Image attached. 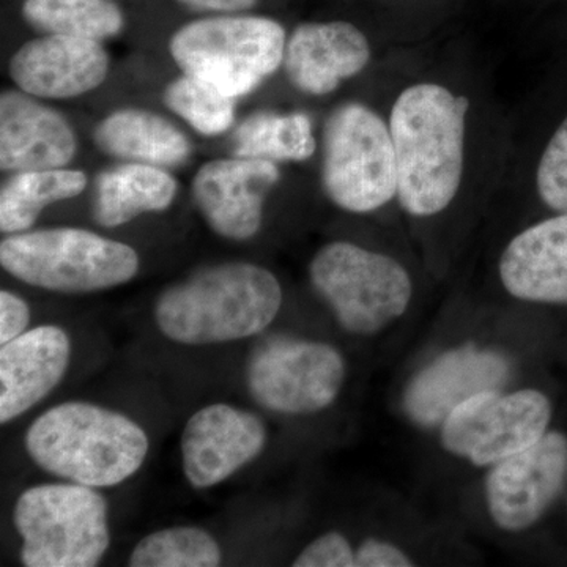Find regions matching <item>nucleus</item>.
Wrapping results in <instances>:
<instances>
[{"label":"nucleus","instance_id":"1","mask_svg":"<svg viewBox=\"0 0 567 567\" xmlns=\"http://www.w3.org/2000/svg\"><path fill=\"white\" fill-rule=\"evenodd\" d=\"M470 102L435 84L401 93L390 133L398 164V196L410 215L431 216L453 203L464 174Z\"/></svg>","mask_w":567,"mask_h":567},{"label":"nucleus","instance_id":"2","mask_svg":"<svg viewBox=\"0 0 567 567\" xmlns=\"http://www.w3.org/2000/svg\"><path fill=\"white\" fill-rule=\"evenodd\" d=\"M281 305V284L271 271L249 262H226L163 290L155 320L159 331L178 344H221L262 333Z\"/></svg>","mask_w":567,"mask_h":567},{"label":"nucleus","instance_id":"3","mask_svg":"<svg viewBox=\"0 0 567 567\" xmlns=\"http://www.w3.org/2000/svg\"><path fill=\"white\" fill-rule=\"evenodd\" d=\"M25 447L44 472L100 488L117 486L141 468L148 436L122 413L74 401L37 417L25 435Z\"/></svg>","mask_w":567,"mask_h":567},{"label":"nucleus","instance_id":"4","mask_svg":"<svg viewBox=\"0 0 567 567\" xmlns=\"http://www.w3.org/2000/svg\"><path fill=\"white\" fill-rule=\"evenodd\" d=\"M7 274L61 293H91L132 281L140 257L132 246L74 227L13 234L0 244Z\"/></svg>","mask_w":567,"mask_h":567},{"label":"nucleus","instance_id":"5","mask_svg":"<svg viewBox=\"0 0 567 567\" xmlns=\"http://www.w3.org/2000/svg\"><path fill=\"white\" fill-rule=\"evenodd\" d=\"M286 44V31L270 18L224 14L183 25L169 50L183 74L238 99L278 71Z\"/></svg>","mask_w":567,"mask_h":567},{"label":"nucleus","instance_id":"6","mask_svg":"<svg viewBox=\"0 0 567 567\" xmlns=\"http://www.w3.org/2000/svg\"><path fill=\"white\" fill-rule=\"evenodd\" d=\"M14 527L28 567H93L111 543L106 499L96 488L74 483L22 492Z\"/></svg>","mask_w":567,"mask_h":567},{"label":"nucleus","instance_id":"7","mask_svg":"<svg viewBox=\"0 0 567 567\" xmlns=\"http://www.w3.org/2000/svg\"><path fill=\"white\" fill-rule=\"evenodd\" d=\"M322 183L328 197L352 213L377 210L398 194L390 128L364 104H342L328 117Z\"/></svg>","mask_w":567,"mask_h":567},{"label":"nucleus","instance_id":"8","mask_svg":"<svg viewBox=\"0 0 567 567\" xmlns=\"http://www.w3.org/2000/svg\"><path fill=\"white\" fill-rule=\"evenodd\" d=\"M309 274L339 323L354 334L379 333L404 315L412 298V281L402 265L346 241L323 246Z\"/></svg>","mask_w":567,"mask_h":567},{"label":"nucleus","instance_id":"9","mask_svg":"<svg viewBox=\"0 0 567 567\" xmlns=\"http://www.w3.org/2000/svg\"><path fill=\"white\" fill-rule=\"evenodd\" d=\"M344 379V360L333 347L282 336L257 346L246 364L249 393L265 409L284 415L327 409Z\"/></svg>","mask_w":567,"mask_h":567},{"label":"nucleus","instance_id":"10","mask_svg":"<svg viewBox=\"0 0 567 567\" xmlns=\"http://www.w3.org/2000/svg\"><path fill=\"white\" fill-rule=\"evenodd\" d=\"M550 417V402L539 391H484L446 417L442 442L454 456L477 466L495 465L535 445L546 434Z\"/></svg>","mask_w":567,"mask_h":567},{"label":"nucleus","instance_id":"11","mask_svg":"<svg viewBox=\"0 0 567 567\" xmlns=\"http://www.w3.org/2000/svg\"><path fill=\"white\" fill-rule=\"evenodd\" d=\"M567 436L546 432L535 445L495 464L487 477L491 516L506 532L533 527L565 488Z\"/></svg>","mask_w":567,"mask_h":567},{"label":"nucleus","instance_id":"12","mask_svg":"<svg viewBox=\"0 0 567 567\" xmlns=\"http://www.w3.org/2000/svg\"><path fill=\"white\" fill-rule=\"evenodd\" d=\"M278 182L274 162L235 155L215 159L194 175V203L213 233L245 241L262 227L265 197Z\"/></svg>","mask_w":567,"mask_h":567},{"label":"nucleus","instance_id":"13","mask_svg":"<svg viewBox=\"0 0 567 567\" xmlns=\"http://www.w3.org/2000/svg\"><path fill=\"white\" fill-rule=\"evenodd\" d=\"M267 429L256 413L227 404L204 406L183 429L182 464L194 488L223 483L262 453Z\"/></svg>","mask_w":567,"mask_h":567},{"label":"nucleus","instance_id":"14","mask_svg":"<svg viewBox=\"0 0 567 567\" xmlns=\"http://www.w3.org/2000/svg\"><path fill=\"white\" fill-rule=\"evenodd\" d=\"M20 91L47 100H66L100 87L110 73L102 41L43 35L28 41L10 61Z\"/></svg>","mask_w":567,"mask_h":567},{"label":"nucleus","instance_id":"15","mask_svg":"<svg viewBox=\"0 0 567 567\" xmlns=\"http://www.w3.org/2000/svg\"><path fill=\"white\" fill-rule=\"evenodd\" d=\"M69 121L37 96L6 91L0 96V167L9 173L61 169L76 155Z\"/></svg>","mask_w":567,"mask_h":567},{"label":"nucleus","instance_id":"16","mask_svg":"<svg viewBox=\"0 0 567 567\" xmlns=\"http://www.w3.org/2000/svg\"><path fill=\"white\" fill-rule=\"evenodd\" d=\"M69 334L41 324L0 347V423L24 415L61 383L69 369Z\"/></svg>","mask_w":567,"mask_h":567},{"label":"nucleus","instance_id":"17","mask_svg":"<svg viewBox=\"0 0 567 567\" xmlns=\"http://www.w3.org/2000/svg\"><path fill=\"white\" fill-rule=\"evenodd\" d=\"M371 59L364 33L350 22H306L287 40L284 66L295 87L309 95H327Z\"/></svg>","mask_w":567,"mask_h":567},{"label":"nucleus","instance_id":"18","mask_svg":"<svg viewBox=\"0 0 567 567\" xmlns=\"http://www.w3.org/2000/svg\"><path fill=\"white\" fill-rule=\"evenodd\" d=\"M507 375L509 364L498 353L476 349L447 352L413 380L405 394L406 412L423 425L445 423L473 395L499 390Z\"/></svg>","mask_w":567,"mask_h":567},{"label":"nucleus","instance_id":"19","mask_svg":"<svg viewBox=\"0 0 567 567\" xmlns=\"http://www.w3.org/2000/svg\"><path fill=\"white\" fill-rule=\"evenodd\" d=\"M499 276L518 300L567 305V213L517 235L503 252Z\"/></svg>","mask_w":567,"mask_h":567},{"label":"nucleus","instance_id":"20","mask_svg":"<svg viewBox=\"0 0 567 567\" xmlns=\"http://www.w3.org/2000/svg\"><path fill=\"white\" fill-rule=\"evenodd\" d=\"M96 147L126 162L171 167L185 163L192 144L173 122L144 110H121L106 115L93 132Z\"/></svg>","mask_w":567,"mask_h":567},{"label":"nucleus","instance_id":"21","mask_svg":"<svg viewBox=\"0 0 567 567\" xmlns=\"http://www.w3.org/2000/svg\"><path fill=\"white\" fill-rule=\"evenodd\" d=\"M177 182L166 169L128 163L104 171L95 183L93 218L100 226H123L142 213L163 212L177 196Z\"/></svg>","mask_w":567,"mask_h":567},{"label":"nucleus","instance_id":"22","mask_svg":"<svg viewBox=\"0 0 567 567\" xmlns=\"http://www.w3.org/2000/svg\"><path fill=\"white\" fill-rule=\"evenodd\" d=\"M85 186L87 175L63 167L14 174L0 192V230L10 235L25 233L44 208L80 196Z\"/></svg>","mask_w":567,"mask_h":567},{"label":"nucleus","instance_id":"23","mask_svg":"<svg viewBox=\"0 0 567 567\" xmlns=\"http://www.w3.org/2000/svg\"><path fill=\"white\" fill-rule=\"evenodd\" d=\"M316 148L312 123L301 112H256L234 134V155L244 158L305 162Z\"/></svg>","mask_w":567,"mask_h":567},{"label":"nucleus","instance_id":"24","mask_svg":"<svg viewBox=\"0 0 567 567\" xmlns=\"http://www.w3.org/2000/svg\"><path fill=\"white\" fill-rule=\"evenodd\" d=\"M22 17L44 35L103 41L122 32V10L111 0H24Z\"/></svg>","mask_w":567,"mask_h":567},{"label":"nucleus","instance_id":"25","mask_svg":"<svg viewBox=\"0 0 567 567\" xmlns=\"http://www.w3.org/2000/svg\"><path fill=\"white\" fill-rule=\"evenodd\" d=\"M221 548L204 529L174 527L152 533L130 555L133 567H215L221 565Z\"/></svg>","mask_w":567,"mask_h":567},{"label":"nucleus","instance_id":"26","mask_svg":"<svg viewBox=\"0 0 567 567\" xmlns=\"http://www.w3.org/2000/svg\"><path fill=\"white\" fill-rule=\"evenodd\" d=\"M235 100L186 74L171 82L164 91L167 107L204 136H218L233 126Z\"/></svg>","mask_w":567,"mask_h":567},{"label":"nucleus","instance_id":"27","mask_svg":"<svg viewBox=\"0 0 567 567\" xmlns=\"http://www.w3.org/2000/svg\"><path fill=\"white\" fill-rule=\"evenodd\" d=\"M537 192L551 210L567 213V117L548 142L540 158Z\"/></svg>","mask_w":567,"mask_h":567},{"label":"nucleus","instance_id":"28","mask_svg":"<svg viewBox=\"0 0 567 567\" xmlns=\"http://www.w3.org/2000/svg\"><path fill=\"white\" fill-rule=\"evenodd\" d=\"M295 567H352L354 551L349 540L339 533H327L298 555Z\"/></svg>","mask_w":567,"mask_h":567},{"label":"nucleus","instance_id":"29","mask_svg":"<svg viewBox=\"0 0 567 567\" xmlns=\"http://www.w3.org/2000/svg\"><path fill=\"white\" fill-rule=\"evenodd\" d=\"M31 322V309L18 295L2 290L0 292V346L13 341L25 333Z\"/></svg>","mask_w":567,"mask_h":567},{"label":"nucleus","instance_id":"30","mask_svg":"<svg viewBox=\"0 0 567 567\" xmlns=\"http://www.w3.org/2000/svg\"><path fill=\"white\" fill-rule=\"evenodd\" d=\"M413 563L401 548L382 543V540L368 539L354 551V566L358 567H409Z\"/></svg>","mask_w":567,"mask_h":567},{"label":"nucleus","instance_id":"31","mask_svg":"<svg viewBox=\"0 0 567 567\" xmlns=\"http://www.w3.org/2000/svg\"><path fill=\"white\" fill-rule=\"evenodd\" d=\"M193 10L215 11V13H235L252 9L257 0H178Z\"/></svg>","mask_w":567,"mask_h":567}]
</instances>
